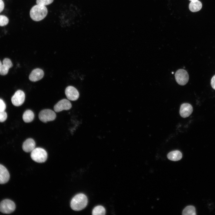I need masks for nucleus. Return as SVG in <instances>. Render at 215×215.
I'll use <instances>...</instances> for the list:
<instances>
[{
	"label": "nucleus",
	"instance_id": "f257e3e1",
	"mask_svg": "<svg viewBox=\"0 0 215 215\" xmlns=\"http://www.w3.org/2000/svg\"><path fill=\"white\" fill-rule=\"evenodd\" d=\"M88 202L86 196L83 194H79L76 195L70 202V207L73 210L79 211L84 208Z\"/></svg>",
	"mask_w": 215,
	"mask_h": 215
},
{
	"label": "nucleus",
	"instance_id": "f03ea898",
	"mask_svg": "<svg viewBox=\"0 0 215 215\" xmlns=\"http://www.w3.org/2000/svg\"><path fill=\"white\" fill-rule=\"evenodd\" d=\"M47 13V8L45 6L37 4L33 6L30 11L31 19L35 21H39L43 19Z\"/></svg>",
	"mask_w": 215,
	"mask_h": 215
},
{
	"label": "nucleus",
	"instance_id": "7ed1b4c3",
	"mask_svg": "<svg viewBox=\"0 0 215 215\" xmlns=\"http://www.w3.org/2000/svg\"><path fill=\"white\" fill-rule=\"evenodd\" d=\"M30 156L34 161L42 163L45 162L47 159V154L46 151L40 148H35L31 152Z\"/></svg>",
	"mask_w": 215,
	"mask_h": 215
},
{
	"label": "nucleus",
	"instance_id": "20e7f679",
	"mask_svg": "<svg viewBox=\"0 0 215 215\" xmlns=\"http://www.w3.org/2000/svg\"><path fill=\"white\" fill-rule=\"evenodd\" d=\"M16 205L11 200L6 199L3 200L0 203V211L5 214H9L14 211Z\"/></svg>",
	"mask_w": 215,
	"mask_h": 215
},
{
	"label": "nucleus",
	"instance_id": "39448f33",
	"mask_svg": "<svg viewBox=\"0 0 215 215\" xmlns=\"http://www.w3.org/2000/svg\"><path fill=\"white\" fill-rule=\"evenodd\" d=\"M56 117V115L55 112L49 109H45L42 110L39 115L40 120L44 123L54 120Z\"/></svg>",
	"mask_w": 215,
	"mask_h": 215
},
{
	"label": "nucleus",
	"instance_id": "423d86ee",
	"mask_svg": "<svg viewBox=\"0 0 215 215\" xmlns=\"http://www.w3.org/2000/svg\"><path fill=\"white\" fill-rule=\"evenodd\" d=\"M175 76L176 82L180 85H184L188 82L189 78L188 73L184 69L178 70L175 73Z\"/></svg>",
	"mask_w": 215,
	"mask_h": 215
},
{
	"label": "nucleus",
	"instance_id": "0eeeda50",
	"mask_svg": "<svg viewBox=\"0 0 215 215\" xmlns=\"http://www.w3.org/2000/svg\"><path fill=\"white\" fill-rule=\"evenodd\" d=\"M25 98L24 92L22 90L17 91L11 98V102L13 105L19 106L24 103Z\"/></svg>",
	"mask_w": 215,
	"mask_h": 215
},
{
	"label": "nucleus",
	"instance_id": "6e6552de",
	"mask_svg": "<svg viewBox=\"0 0 215 215\" xmlns=\"http://www.w3.org/2000/svg\"><path fill=\"white\" fill-rule=\"evenodd\" d=\"M71 107L70 102L67 99H64L59 101L54 105V109L55 112H58L63 110H69Z\"/></svg>",
	"mask_w": 215,
	"mask_h": 215
},
{
	"label": "nucleus",
	"instance_id": "1a4fd4ad",
	"mask_svg": "<svg viewBox=\"0 0 215 215\" xmlns=\"http://www.w3.org/2000/svg\"><path fill=\"white\" fill-rule=\"evenodd\" d=\"M65 94L69 100L75 101L78 99L79 93L77 89L72 86H68L65 90Z\"/></svg>",
	"mask_w": 215,
	"mask_h": 215
},
{
	"label": "nucleus",
	"instance_id": "9d476101",
	"mask_svg": "<svg viewBox=\"0 0 215 215\" xmlns=\"http://www.w3.org/2000/svg\"><path fill=\"white\" fill-rule=\"evenodd\" d=\"M193 111V107L191 104L184 103L181 105L179 113L182 117L185 118L189 116L192 113Z\"/></svg>",
	"mask_w": 215,
	"mask_h": 215
},
{
	"label": "nucleus",
	"instance_id": "9b49d317",
	"mask_svg": "<svg viewBox=\"0 0 215 215\" xmlns=\"http://www.w3.org/2000/svg\"><path fill=\"white\" fill-rule=\"evenodd\" d=\"M44 75L43 70L40 68L33 70L29 76V79L32 82H35L41 79Z\"/></svg>",
	"mask_w": 215,
	"mask_h": 215
},
{
	"label": "nucleus",
	"instance_id": "f8f14e48",
	"mask_svg": "<svg viewBox=\"0 0 215 215\" xmlns=\"http://www.w3.org/2000/svg\"><path fill=\"white\" fill-rule=\"evenodd\" d=\"M10 174L7 169L3 165L0 164V184L7 182L10 179Z\"/></svg>",
	"mask_w": 215,
	"mask_h": 215
},
{
	"label": "nucleus",
	"instance_id": "ddd939ff",
	"mask_svg": "<svg viewBox=\"0 0 215 215\" xmlns=\"http://www.w3.org/2000/svg\"><path fill=\"white\" fill-rule=\"evenodd\" d=\"M12 66L13 64L10 59L8 58L4 59L0 69V74L1 75H6L9 69Z\"/></svg>",
	"mask_w": 215,
	"mask_h": 215
},
{
	"label": "nucleus",
	"instance_id": "4468645a",
	"mask_svg": "<svg viewBox=\"0 0 215 215\" xmlns=\"http://www.w3.org/2000/svg\"><path fill=\"white\" fill-rule=\"evenodd\" d=\"M36 143L34 140L31 138L27 139L23 143L22 145V149L26 152L32 151L35 148Z\"/></svg>",
	"mask_w": 215,
	"mask_h": 215
},
{
	"label": "nucleus",
	"instance_id": "2eb2a0df",
	"mask_svg": "<svg viewBox=\"0 0 215 215\" xmlns=\"http://www.w3.org/2000/svg\"><path fill=\"white\" fill-rule=\"evenodd\" d=\"M167 156L168 159L171 160L177 161L181 159L182 154L179 151L176 150L169 152Z\"/></svg>",
	"mask_w": 215,
	"mask_h": 215
},
{
	"label": "nucleus",
	"instance_id": "dca6fc26",
	"mask_svg": "<svg viewBox=\"0 0 215 215\" xmlns=\"http://www.w3.org/2000/svg\"><path fill=\"white\" fill-rule=\"evenodd\" d=\"M202 7L201 2L197 0L194 1H191L189 5V10L192 12H195L200 10Z\"/></svg>",
	"mask_w": 215,
	"mask_h": 215
},
{
	"label": "nucleus",
	"instance_id": "f3484780",
	"mask_svg": "<svg viewBox=\"0 0 215 215\" xmlns=\"http://www.w3.org/2000/svg\"><path fill=\"white\" fill-rule=\"evenodd\" d=\"M34 115L33 112L31 110H28L24 113L22 118L23 121L26 123L31 122L33 119Z\"/></svg>",
	"mask_w": 215,
	"mask_h": 215
},
{
	"label": "nucleus",
	"instance_id": "a211bd4d",
	"mask_svg": "<svg viewBox=\"0 0 215 215\" xmlns=\"http://www.w3.org/2000/svg\"><path fill=\"white\" fill-rule=\"evenodd\" d=\"M183 215H195L196 214L195 207L192 205L188 206L183 210L182 212Z\"/></svg>",
	"mask_w": 215,
	"mask_h": 215
},
{
	"label": "nucleus",
	"instance_id": "6ab92c4d",
	"mask_svg": "<svg viewBox=\"0 0 215 215\" xmlns=\"http://www.w3.org/2000/svg\"><path fill=\"white\" fill-rule=\"evenodd\" d=\"M105 214V209L101 205H98L95 207L92 212L93 215H103Z\"/></svg>",
	"mask_w": 215,
	"mask_h": 215
},
{
	"label": "nucleus",
	"instance_id": "aec40b11",
	"mask_svg": "<svg viewBox=\"0 0 215 215\" xmlns=\"http://www.w3.org/2000/svg\"><path fill=\"white\" fill-rule=\"evenodd\" d=\"M8 22L9 19L6 16L0 15V26H3L6 25Z\"/></svg>",
	"mask_w": 215,
	"mask_h": 215
},
{
	"label": "nucleus",
	"instance_id": "412c9836",
	"mask_svg": "<svg viewBox=\"0 0 215 215\" xmlns=\"http://www.w3.org/2000/svg\"><path fill=\"white\" fill-rule=\"evenodd\" d=\"M53 0H36L37 4L45 6L50 4L53 2Z\"/></svg>",
	"mask_w": 215,
	"mask_h": 215
},
{
	"label": "nucleus",
	"instance_id": "4be33fe9",
	"mask_svg": "<svg viewBox=\"0 0 215 215\" xmlns=\"http://www.w3.org/2000/svg\"><path fill=\"white\" fill-rule=\"evenodd\" d=\"M7 114L4 111H0V122H3L5 121L7 119Z\"/></svg>",
	"mask_w": 215,
	"mask_h": 215
},
{
	"label": "nucleus",
	"instance_id": "5701e85b",
	"mask_svg": "<svg viewBox=\"0 0 215 215\" xmlns=\"http://www.w3.org/2000/svg\"><path fill=\"white\" fill-rule=\"evenodd\" d=\"M6 108V105L4 101L0 99V111H5Z\"/></svg>",
	"mask_w": 215,
	"mask_h": 215
},
{
	"label": "nucleus",
	"instance_id": "b1692460",
	"mask_svg": "<svg viewBox=\"0 0 215 215\" xmlns=\"http://www.w3.org/2000/svg\"><path fill=\"white\" fill-rule=\"evenodd\" d=\"M211 83L212 88L215 90V75L212 78Z\"/></svg>",
	"mask_w": 215,
	"mask_h": 215
},
{
	"label": "nucleus",
	"instance_id": "393cba45",
	"mask_svg": "<svg viewBox=\"0 0 215 215\" xmlns=\"http://www.w3.org/2000/svg\"><path fill=\"white\" fill-rule=\"evenodd\" d=\"M4 4L2 0H0V13L3 10L4 8Z\"/></svg>",
	"mask_w": 215,
	"mask_h": 215
},
{
	"label": "nucleus",
	"instance_id": "a878e982",
	"mask_svg": "<svg viewBox=\"0 0 215 215\" xmlns=\"http://www.w3.org/2000/svg\"><path fill=\"white\" fill-rule=\"evenodd\" d=\"M2 63L0 61V69L1 67V66L2 65Z\"/></svg>",
	"mask_w": 215,
	"mask_h": 215
},
{
	"label": "nucleus",
	"instance_id": "bb28decb",
	"mask_svg": "<svg viewBox=\"0 0 215 215\" xmlns=\"http://www.w3.org/2000/svg\"><path fill=\"white\" fill-rule=\"evenodd\" d=\"M189 0L191 1H197L198 0Z\"/></svg>",
	"mask_w": 215,
	"mask_h": 215
}]
</instances>
